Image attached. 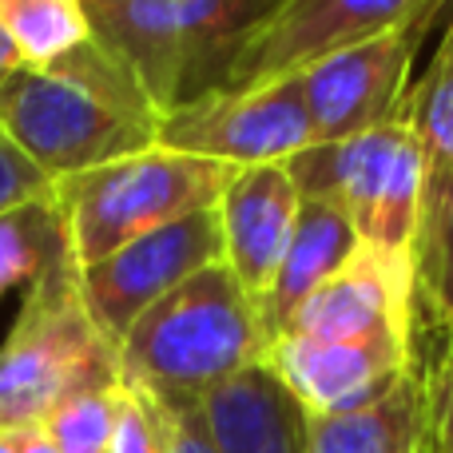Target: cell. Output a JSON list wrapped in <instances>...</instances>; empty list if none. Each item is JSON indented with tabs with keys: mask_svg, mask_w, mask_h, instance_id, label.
<instances>
[{
	"mask_svg": "<svg viewBox=\"0 0 453 453\" xmlns=\"http://www.w3.org/2000/svg\"><path fill=\"white\" fill-rule=\"evenodd\" d=\"M0 16L24 64L44 68L92 40L84 0H0Z\"/></svg>",
	"mask_w": 453,
	"mask_h": 453,
	"instance_id": "d6986e66",
	"label": "cell"
},
{
	"mask_svg": "<svg viewBox=\"0 0 453 453\" xmlns=\"http://www.w3.org/2000/svg\"><path fill=\"white\" fill-rule=\"evenodd\" d=\"M119 382V346L92 319L76 263H56L0 342V434L44 426L56 406Z\"/></svg>",
	"mask_w": 453,
	"mask_h": 453,
	"instance_id": "3957f363",
	"label": "cell"
},
{
	"mask_svg": "<svg viewBox=\"0 0 453 453\" xmlns=\"http://www.w3.org/2000/svg\"><path fill=\"white\" fill-rule=\"evenodd\" d=\"M119 4H127V0H84L88 20H92V16H100V12H111V8H119Z\"/></svg>",
	"mask_w": 453,
	"mask_h": 453,
	"instance_id": "83f0119b",
	"label": "cell"
},
{
	"mask_svg": "<svg viewBox=\"0 0 453 453\" xmlns=\"http://www.w3.org/2000/svg\"><path fill=\"white\" fill-rule=\"evenodd\" d=\"M279 0H127L92 16V36L124 64L164 119L223 88L239 44Z\"/></svg>",
	"mask_w": 453,
	"mask_h": 453,
	"instance_id": "277c9868",
	"label": "cell"
},
{
	"mask_svg": "<svg viewBox=\"0 0 453 453\" xmlns=\"http://www.w3.org/2000/svg\"><path fill=\"white\" fill-rule=\"evenodd\" d=\"M449 330H453V322H449Z\"/></svg>",
	"mask_w": 453,
	"mask_h": 453,
	"instance_id": "f546056e",
	"label": "cell"
},
{
	"mask_svg": "<svg viewBox=\"0 0 453 453\" xmlns=\"http://www.w3.org/2000/svg\"><path fill=\"white\" fill-rule=\"evenodd\" d=\"M215 453H306V410L258 362L196 402Z\"/></svg>",
	"mask_w": 453,
	"mask_h": 453,
	"instance_id": "4fadbf2b",
	"label": "cell"
},
{
	"mask_svg": "<svg viewBox=\"0 0 453 453\" xmlns=\"http://www.w3.org/2000/svg\"><path fill=\"white\" fill-rule=\"evenodd\" d=\"M402 116H406L426 164V219L453 191V16L441 32L438 52L430 56L426 72L418 76V88H410Z\"/></svg>",
	"mask_w": 453,
	"mask_h": 453,
	"instance_id": "e0dca14e",
	"label": "cell"
},
{
	"mask_svg": "<svg viewBox=\"0 0 453 453\" xmlns=\"http://www.w3.org/2000/svg\"><path fill=\"white\" fill-rule=\"evenodd\" d=\"M422 28L426 24H406L298 72L314 143L350 140L402 116Z\"/></svg>",
	"mask_w": 453,
	"mask_h": 453,
	"instance_id": "30bf717a",
	"label": "cell"
},
{
	"mask_svg": "<svg viewBox=\"0 0 453 453\" xmlns=\"http://www.w3.org/2000/svg\"><path fill=\"white\" fill-rule=\"evenodd\" d=\"M358 250H362L358 231H354V223L346 219L334 203L303 199L295 234H290L287 255H282V263H279V274H274L266 298L258 303V319H263L266 342L287 334L298 306H303L322 282L334 279Z\"/></svg>",
	"mask_w": 453,
	"mask_h": 453,
	"instance_id": "9a60e30c",
	"label": "cell"
},
{
	"mask_svg": "<svg viewBox=\"0 0 453 453\" xmlns=\"http://www.w3.org/2000/svg\"><path fill=\"white\" fill-rule=\"evenodd\" d=\"M426 402H430V438L438 453H453V338L449 350L441 358L434 382L426 386Z\"/></svg>",
	"mask_w": 453,
	"mask_h": 453,
	"instance_id": "d4e9b609",
	"label": "cell"
},
{
	"mask_svg": "<svg viewBox=\"0 0 453 453\" xmlns=\"http://www.w3.org/2000/svg\"><path fill=\"white\" fill-rule=\"evenodd\" d=\"M406 140H410L406 116H394L390 124L370 127V132L350 135V140L314 143V148L298 151L287 167L295 175L303 199L334 203L354 223V231H362V223L374 211Z\"/></svg>",
	"mask_w": 453,
	"mask_h": 453,
	"instance_id": "5bb4252c",
	"label": "cell"
},
{
	"mask_svg": "<svg viewBox=\"0 0 453 453\" xmlns=\"http://www.w3.org/2000/svg\"><path fill=\"white\" fill-rule=\"evenodd\" d=\"M0 132L44 180L64 183L156 148L159 116L92 36L44 68L20 64L0 84Z\"/></svg>",
	"mask_w": 453,
	"mask_h": 453,
	"instance_id": "6da1fadb",
	"label": "cell"
},
{
	"mask_svg": "<svg viewBox=\"0 0 453 453\" xmlns=\"http://www.w3.org/2000/svg\"><path fill=\"white\" fill-rule=\"evenodd\" d=\"M108 453H164L159 441V426L151 414V402L143 390L127 386L119 378V398H116V430H111Z\"/></svg>",
	"mask_w": 453,
	"mask_h": 453,
	"instance_id": "7402d4cb",
	"label": "cell"
},
{
	"mask_svg": "<svg viewBox=\"0 0 453 453\" xmlns=\"http://www.w3.org/2000/svg\"><path fill=\"white\" fill-rule=\"evenodd\" d=\"M298 207L303 191L287 164L239 167L215 207L223 231V263L255 303H263L279 274L298 223Z\"/></svg>",
	"mask_w": 453,
	"mask_h": 453,
	"instance_id": "7c38bea8",
	"label": "cell"
},
{
	"mask_svg": "<svg viewBox=\"0 0 453 453\" xmlns=\"http://www.w3.org/2000/svg\"><path fill=\"white\" fill-rule=\"evenodd\" d=\"M64 258L72 255L56 196L0 211V298L32 290Z\"/></svg>",
	"mask_w": 453,
	"mask_h": 453,
	"instance_id": "ac0fdd59",
	"label": "cell"
},
{
	"mask_svg": "<svg viewBox=\"0 0 453 453\" xmlns=\"http://www.w3.org/2000/svg\"><path fill=\"white\" fill-rule=\"evenodd\" d=\"M418 295L446 322H453V191L438 211L426 219L414 247Z\"/></svg>",
	"mask_w": 453,
	"mask_h": 453,
	"instance_id": "44dd1931",
	"label": "cell"
},
{
	"mask_svg": "<svg viewBox=\"0 0 453 453\" xmlns=\"http://www.w3.org/2000/svg\"><path fill=\"white\" fill-rule=\"evenodd\" d=\"M430 402L418 374L350 414L306 418V453H426Z\"/></svg>",
	"mask_w": 453,
	"mask_h": 453,
	"instance_id": "2e32d148",
	"label": "cell"
},
{
	"mask_svg": "<svg viewBox=\"0 0 453 453\" xmlns=\"http://www.w3.org/2000/svg\"><path fill=\"white\" fill-rule=\"evenodd\" d=\"M116 398L119 382L108 390H84L56 406L40 430L48 434L56 453H108L116 430Z\"/></svg>",
	"mask_w": 453,
	"mask_h": 453,
	"instance_id": "ffe728a7",
	"label": "cell"
},
{
	"mask_svg": "<svg viewBox=\"0 0 453 453\" xmlns=\"http://www.w3.org/2000/svg\"><path fill=\"white\" fill-rule=\"evenodd\" d=\"M56 183L44 180L20 151L8 143V135L0 132V211L20 203H36V199H52Z\"/></svg>",
	"mask_w": 453,
	"mask_h": 453,
	"instance_id": "cb8c5ba5",
	"label": "cell"
},
{
	"mask_svg": "<svg viewBox=\"0 0 453 453\" xmlns=\"http://www.w3.org/2000/svg\"><path fill=\"white\" fill-rule=\"evenodd\" d=\"M223 258L219 211H191L183 219L159 226V231L132 239L127 247L104 255L100 263L76 266L80 295H84L92 319L119 346L135 319L156 306L167 290L188 282L203 266Z\"/></svg>",
	"mask_w": 453,
	"mask_h": 453,
	"instance_id": "ba28073f",
	"label": "cell"
},
{
	"mask_svg": "<svg viewBox=\"0 0 453 453\" xmlns=\"http://www.w3.org/2000/svg\"><path fill=\"white\" fill-rule=\"evenodd\" d=\"M418 266L406 255L362 247L330 282H322L303 306L287 334L306 338H370L382 330L414 334Z\"/></svg>",
	"mask_w": 453,
	"mask_h": 453,
	"instance_id": "8fae6325",
	"label": "cell"
},
{
	"mask_svg": "<svg viewBox=\"0 0 453 453\" xmlns=\"http://www.w3.org/2000/svg\"><path fill=\"white\" fill-rule=\"evenodd\" d=\"M20 64H24V60H20V52H16L12 36H8V28H4V16H0V84H4V80L12 76Z\"/></svg>",
	"mask_w": 453,
	"mask_h": 453,
	"instance_id": "4316f807",
	"label": "cell"
},
{
	"mask_svg": "<svg viewBox=\"0 0 453 453\" xmlns=\"http://www.w3.org/2000/svg\"><path fill=\"white\" fill-rule=\"evenodd\" d=\"M8 438H12L16 453H56V446L48 441V434L40 430V426H32V430H12Z\"/></svg>",
	"mask_w": 453,
	"mask_h": 453,
	"instance_id": "484cf974",
	"label": "cell"
},
{
	"mask_svg": "<svg viewBox=\"0 0 453 453\" xmlns=\"http://www.w3.org/2000/svg\"><path fill=\"white\" fill-rule=\"evenodd\" d=\"M266 346L258 303L219 258L127 326L119 378L167 402H199L211 386L258 366Z\"/></svg>",
	"mask_w": 453,
	"mask_h": 453,
	"instance_id": "7a4b0ae2",
	"label": "cell"
},
{
	"mask_svg": "<svg viewBox=\"0 0 453 453\" xmlns=\"http://www.w3.org/2000/svg\"><path fill=\"white\" fill-rule=\"evenodd\" d=\"M159 148L211 159L223 167L290 164L314 148V127L298 76L271 80L239 92H203L159 119Z\"/></svg>",
	"mask_w": 453,
	"mask_h": 453,
	"instance_id": "52a82bcc",
	"label": "cell"
},
{
	"mask_svg": "<svg viewBox=\"0 0 453 453\" xmlns=\"http://www.w3.org/2000/svg\"><path fill=\"white\" fill-rule=\"evenodd\" d=\"M234 167L156 143L140 156L116 159V164L56 183V203H60L64 231H68L72 263H100L104 255L183 215L211 211L219 207Z\"/></svg>",
	"mask_w": 453,
	"mask_h": 453,
	"instance_id": "5b68a950",
	"label": "cell"
},
{
	"mask_svg": "<svg viewBox=\"0 0 453 453\" xmlns=\"http://www.w3.org/2000/svg\"><path fill=\"white\" fill-rule=\"evenodd\" d=\"M148 402H151V414H156L164 453H215L211 434H207L203 414H199L196 402H167V398H156V394H148Z\"/></svg>",
	"mask_w": 453,
	"mask_h": 453,
	"instance_id": "603a6c76",
	"label": "cell"
},
{
	"mask_svg": "<svg viewBox=\"0 0 453 453\" xmlns=\"http://www.w3.org/2000/svg\"><path fill=\"white\" fill-rule=\"evenodd\" d=\"M446 0H279L239 44L223 88H258L298 76L326 56L406 24H430Z\"/></svg>",
	"mask_w": 453,
	"mask_h": 453,
	"instance_id": "8992f818",
	"label": "cell"
},
{
	"mask_svg": "<svg viewBox=\"0 0 453 453\" xmlns=\"http://www.w3.org/2000/svg\"><path fill=\"white\" fill-rule=\"evenodd\" d=\"M0 453H16V449H12V438H8V434H0Z\"/></svg>",
	"mask_w": 453,
	"mask_h": 453,
	"instance_id": "f1b7e54d",
	"label": "cell"
},
{
	"mask_svg": "<svg viewBox=\"0 0 453 453\" xmlns=\"http://www.w3.org/2000/svg\"><path fill=\"white\" fill-rule=\"evenodd\" d=\"M263 366L290 390L306 418L350 414L386 398L414 374V334L382 330L370 338L282 334L266 346Z\"/></svg>",
	"mask_w": 453,
	"mask_h": 453,
	"instance_id": "9c48e42d",
	"label": "cell"
}]
</instances>
